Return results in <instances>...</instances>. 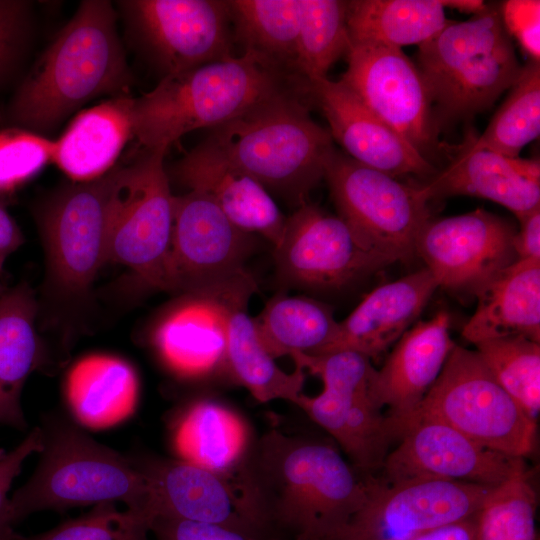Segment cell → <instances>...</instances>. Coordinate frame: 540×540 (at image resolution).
Instances as JSON below:
<instances>
[{"mask_svg": "<svg viewBox=\"0 0 540 540\" xmlns=\"http://www.w3.org/2000/svg\"><path fill=\"white\" fill-rule=\"evenodd\" d=\"M265 538L329 540L360 509L367 479L332 446L270 429L252 440L236 474Z\"/></svg>", "mask_w": 540, "mask_h": 540, "instance_id": "6da1fadb", "label": "cell"}, {"mask_svg": "<svg viewBox=\"0 0 540 540\" xmlns=\"http://www.w3.org/2000/svg\"><path fill=\"white\" fill-rule=\"evenodd\" d=\"M131 76L112 3L82 1L21 82L8 119L44 135L94 98L128 95Z\"/></svg>", "mask_w": 540, "mask_h": 540, "instance_id": "7a4b0ae2", "label": "cell"}, {"mask_svg": "<svg viewBox=\"0 0 540 540\" xmlns=\"http://www.w3.org/2000/svg\"><path fill=\"white\" fill-rule=\"evenodd\" d=\"M304 83L250 52L169 74L133 98V137L145 149L167 151L186 133L218 127Z\"/></svg>", "mask_w": 540, "mask_h": 540, "instance_id": "3957f363", "label": "cell"}, {"mask_svg": "<svg viewBox=\"0 0 540 540\" xmlns=\"http://www.w3.org/2000/svg\"><path fill=\"white\" fill-rule=\"evenodd\" d=\"M307 82L211 129L207 137L234 164L299 207L324 178L333 139L310 115Z\"/></svg>", "mask_w": 540, "mask_h": 540, "instance_id": "277c9868", "label": "cell"}, {"mask_svg": "<svg viewBox=\"0 0 540 540\" xmlns=\"http://www.w3.org/2000/svg\"><path fill=\"white\" fill-rule=\"evenodd\" d=\"M39 464L8 499L10 524L44 510L123 502L151 523L152 491L143 468L101 445L74 424L51 418Z\"/></svg>", "mask_w": 540, "mask_h": 540, "instance_id": "5b68a950", "label": "cell"}, {"mask_svg": "<svg viewBox=\"0 0 540 540\" xmlns=\"http://www.w3.org/2000/svg\"><path fill=\"white\" fill-rule=\"evenodd\" d=\"M440 124L482 112L517 81L522 66L499 6L451 21L418 46L417 64Z\"/></svg>", "mask_w": 540, "mask_h": 540, "instance_id": "8992f818", "label": "cell"}, {"mask_svg": "<svg viewBox=\"0 0 540 540\" xmlns=\"http://www.w3.org/2000/svg\"><path fill=\"white\" fill-rule=\"evenodd\" d=\"M412 417L439 420L479 445L511 457L524 458L535 444L536 419L496 381L475 350L458 345L406 420Z\"/></svg>", "mask_w": 540, "mask_h": 540, "instance_id": "52a82bcc", "label": "cell"}, {"mask_svg": "<svg viewBox=\"0 0 540 540\" xmlns=\"http://www.w3.org/2000/svg\"><path fill=\"white\" fill-rule=\"evenodd\" d=\"M121 165L58 190L39 213L47 259V288L65 302L82 300L107 263L113 194Z\"/></svg>", "mask_w": 540, "mask_h": 540, "instance_id": "ba28073f", "label": "cell"}, {"mask_svg": "<svg viewBox=\"0 0 540 540\" xmlns=\"http://www.w3.org/2000/svg\"><path fill=\"white\" fill-rule=\"evenodd\" d=\"M165 150L143 149L121 165L113 194L107 262L131 269L150 287L165 290L173 228V197Z\"/></svg>", "mask_w": 540, "mask_h": 540, "instance_id": "9c48e42d", "label": "cell"}, {"mask_svg": "<svg viewBox=\"0 0 540 540\" xmlns=\"http://www.w3.org/2000/svg\"><path fill=\"white\" fill-rule=\"evenodd\" d=\"M338 216L369 246L395 262L415 256L431 218L418 186L364 166L334 150L324 173Z\"/></svg>", "mask_w": 540, "mask_h": 540, "instance_id": "30bf717a", "label": "cell"}, {"mask_svg": "<svg viewBox=\"0 0 540 540\" xmlns=\"http://www.w3.org/2000/svg\"><path fill=\"white\" fill-rule=\"evenodd\" d=\"M273 256L282 284L308 290L341 289L395 263L338 215L309 202L286 217Z\"/></svg>", "mask_w": 540, "mask_h": 540, "instance_id": "8fae6325", "label": "cell"}, {"mask_svg": "<svg viewBox=\"0 0 540 540\" xmlns=\"http://www.w3.org/2000/svg\"><path fill=\"white\" fill-rule=\"evenodd\" d=\"M366 479L363 505L329 540H406L473 517L491 489L439 479Z\"/></svg>", "mask_w": 540, "mask_h": 540, "instance_id": "7c38bea8", "label": "cell"}, {"mask_svg": "<svg viewBox=\"0 0 540 540\" xmlns=\"http://www.w3.org/2000/svg\"><path fill=\"white\" fill-rule=\"evenodd\" d=\"M118 6L164 76L234 56L228 1L125 0Z\"/></svg>", "mask_w": 540, "mask_h": 540, "instance_id": "4fadbf2b", "label": "cell"}, {"mask_svg": "<svg viewBox=\"0 0 540 540\" xmlns=\"http://www.w3.org/2000/svg\"><path fill=\"white\" fill-rule=\"evenodd\" d=\"M255 235L234 225L208 197H173V228L165 267V290L197 293L247 272Z\"/></svg>", "mask_w": 540, "mask_h": 540, "instance_id": "5bb4252c", "label": "cell"}, {"mask_svg": "<svg viewBox=\"0 0 540 540\" xmlns=\"http://www.w3.org/2000/svg\"><path fill=\"white\" fill-rule=\"evenodd\" d=\"M338 80L425 158L436 150L439 125L425 80L402 49L351 44Z\"/></svg>", "mask_w": 540, "mask_h": 540, "instance_id": "9a60e30c", "label": "cell"}, {"mask_svg": "<svg viewBox=\"0 0 540 540\" xmlns=\"http://www.w3.org/2000/svg\"><path fill=\"white\" fill-rule=\"evenodd\" d=\"M399 444L382 465L384 481L439 479L496 486L525 467L432 418L412 417L399 427Z\"/></svg>", "mask_w": 540, "mask_h": 540, "instance_id": "2e32d148", "label": "cell"}, {"mask_svg": "<svg viewBox=\"0 0 540 540\" xmlns=\"http://www.w3.org/2000/svg\"><path fill=\"white\" fill-rule=\"evenodd\" d=\"M516 231L483 209L429 219L415 243L418 255L439 287L475 292L517 260Z\"/></svg>", "mask_w": 540, "mask_h": 540, "instance_id": "e0dca14e", "label": "cell"}, {"mask_svg": "<svg viewBox=\"0 0 540 540\" xmlns=\"http://www.w3.org/2000/svg\"><path fill=\"white\" fill-rule=\"evenodd\" d=\"M248 272L209 289L184 294L159 320L153 343L164 364L182 378L225 373L226 302Z\"/></svg>", "mask_w": 540, "mask_h": 540, "instance_id": "ac0fdd59", "label": "cell"}, {"mask_svg": "<svg viewBox=\"0 0 540 540\" xmlns=\"http://www.w3.org/2000/svg\"><path fill=\"white\" fill-rule=\"evenodd\" d=\"M311 105L326 118L330 135L354 161L393 177L431 178L432 163L391 127L374 115L339 81L308 80Z\"/></svg>", "mask_w": 540, "mask_h": 540, "instance_id": "d6986e66", "label": "cell"}, {"mask_svg": "<svg viewBox=\"0 0 540 540\" xmlns=\"http://www.w3.org/2000/svg\"><path fill=\"white\" fill-rule=\"evenodd\" d=\"M141 467L152 491V520L167 517L218 524L267 540L236 477L182 460H155Z\"/></svg>", "mask_w": 540, "mask_h": 540, "instance_id": "ffe728a7", "label": "cell"}, {"mask_svg": "<svg viewBox=\"0 0 540 540\" xmlns=\"http://www.w3.org/2000/svg\"><path fill=\"white\" fill-rule=\"evenodd\" d=\"M167 174L189 191L212 200L242 231L258 234L272 246L279 241L286 217L269 192L208 138L175 162Z\"/></svg>", "mask_w": 540, "mask_h": 540, "instance_id": "44dd1931", "label": "cell"}, {"mask_svg": "<svg viewBox=\"0 0 540 540\" xmlns=\"http://www.w3.org/2000/svg\"><path fill=\"white\" fill-rule=\"evenodd\" d=\"M455 345L450 336V316L441 310L410 327L384 365L375 370L371 399L379 409L387 407V416L397 430L432 387Z\"/></svg>", "mask_w": 540, "mask_h": 540, "instance_id": "7402d4cb", "label": "cell"}, {"mask_svg": "<svg viewBox=\"0 0 540 540\" xmlns=\"http://www.w3.org/2000/svg\"><path fill=\"white\" fill-rule=\"evenodd\" d=\"M417 186L427 202L459 195L484 198L518 218L540 207V163L463 147L444 170Z\"/></svg>", "mask_w": 540, "mask_h": 540, "instance_id": "603a6c76", "label": "cell"}, {"mask_svg": "<svg viewBox=\"0 0 540 540\" xmlns=\"http://www.w3.org/2000/svg\"><path fill=\"white\" fill-rule=\"evenodd\" d=\"M438 283L427 268L371 291L342 322L323 353L352 350L379 359L417 321Z\"/></svg>", "mask_w": 540, "mask_h": 540, "instance_id": "cb8c5ba5", "label": "cell"}, {"mask_svg": "<svg viewBox=\"0 0 540 540\" xmlns=\"http://www.w3.org/2000/svg\"><path fill=\"white\" fill-rule=\"evenodd\" d=\"M255 290L252 278L227 299L225 374L259 402L282 399L295 404L303 394L305 371L297 366L293 372L284 371L263 345L246 310Z\"/></svg>", "mask_w": 540, "mask_h": 540, "instance_id": "d4e9b609", "label": "cell"}, {"mask_svg": "<svg viewBox=\"0 0 540 540\" xmlns=\"http://www.w3.org/2000/svg\"><path fill=\"white\" fill-rule=\"evenodd\" d=\"M463 337L478 341L523 336L540 342V260H516L481 285Z\"/></svg>", "mask_w": 540, "mask_h": 540, "instance_id": "484cf974", "label": "cell"}, {"mask_svg": "<svg viewBox=\"0 0 540 540\" xmlns=\"http://www.w3.org/2000/svg\"><path fill=\"white\" fill-rule=\"evenodd\" d=\"M344 449L357 472L381 469L392 441L398 439L395 422L381 412L370 394L317 396L301 394L295 403Z\"/></svg>", "mask_w": 540, "mask_h": 540, "instance_id": "4316f807", "label": "cell"}, {"mask_svg": "<svg viewBox=\"0 0 540 540\" xmlns=\"http://www.w3.org/2000/svg\"><path fill=\"white\" fill-rule=\"evenodd\" d=\"M132 103V97L121 95L83 110L54 141L52 161L72 182L97 179L115 167L133 137Z\"/></svg>", "mask_w": 540, "mask_h": 540, "instance_id": "83f0119b", "label": "cell"}, {"mask_svg": "<svg viewBox=\"0 0 540 540\" xmlns=\"http://www.w3.org/2000/svg\"><path fill=\"white\" fill-rule=\"evenodd\" d=\"M139 384L124 360L92 354L69 370L65 394L70 410L84 426L108 428L128 418L136 407Z\"/></svg>", "mask_w": 540, "mask_h": 540, "instance_id": "f1b7e54d", "label": "cell"}, {"mask_svg": "<svg viewBox=\"0 0 540 540\" xmlns=\"http://www.w3.org/2000/svg\"><path fill=\"white\" fill-rule=\"evenodd\" d=\"M36 313L37 303L27 285L0 296V423L19 430L27 426L21 393L39 358Z\"/></svg>", "mask_w": 540, "mask_h": 540, "instance_id": "f546056e", "label": "cell"}, {"mask_svg": "<svg viewBox=\"0 0 540 540\" xmlns=\"http://www.w3.org/2000/svg\"><path fill=\"white\" fill-rule=\"evenodd\" d=\"M251 441L243 418L212 400L191 405L173 436L180 460L228 477H236Z\"/></svg>", "mask_w": 540, "mask_h": 540, "instance_id": "4dcf8cb0", "label": "cell"}, {"mask_svg": "<svg viewBox=\"0 0 540 540\" xmlns=\"http://www.w3.org/2000/svg\"><path fill=\"white\" fill-rule=\"evenodd\" d=\"M448 22L441 0L347 1L350 45L419 46Z\"/></svg>", "mask_w": 540, "mask_h": 540, "instance_id": "1f68e13d", "label": "cell"}, {"mask_svg": "<svg viewBox=\"0 0 540 540\" xmlns=\"http://www.w3.org/2000/svg\"><path fill=\"white\" fill-rule=\"evenodd\" d=\"M228 4L234 41L243 52L303 78L297 70L300 0H231Z\"/></svg>", "mask_w": 540, "mask_h": 540, "instance_id": "d6a6232c", "label": "cell"}, {"mask_svg": "<svg viewBox=\"0 0 540 540\" xmlns=\"http://www.w3.org/2000/svg\"><path fill=\"white\" fill-rule=\"evenodd\" d=\"M254 322L274 359L296 353L323 354L339 327L329 305L305 296L284 294L269 300Z\"/></svg>", "mask_w": 540, "mask_h": 540, "instance_id": "836d02e7", "label": "cell"}, {"mask_svg": "<svg viewBox=\"0 0 540 540\" xmlns=\"http://www.w3.org/2000/svg\"><path fill=\"white\" fill-rule=\"evenodd\" d=\"M484 132L464 147L510 157L540 134V62L528 61Z\"/></svg>", "mask_w": 540, "mask_h": 540, "instance_id": "e575fe53", "label": "cell"}, {"mask_svg": "<svg viewBox=\"0 0 540 540\" xmlns=\"http://www.w3.org/2000/svg\"><path fill=\"white\" fill-rule=\"evenodd\" d=\"M349 48L347 1L300 0L297 70L303 78H326Z\"/></svg>", "mask_w": 540, "mask_h": 540, "instance_id": "d590c367", "label": "cell"}, {"mask_svg": "<svg viewBox=\"0 0 540 540\" xmlns=\"http://www.w3.org/2000/svg\"><path fill=\"white\" fill-rule=\"evenodd\" d=\"M536 507L525 466L491 487L474 515V540H538Z\"/></svg>", "mask_w": 540, "mask_h": 540, "instance_id": "8d00e7d4", "label": "cell"}, {"mask_svg": "<svg viewBox=\"0 0 540 540\" xmlns=\"http://www.w3.org/2000/svg\"><path fill=\"white\" fill-rule=\"evenodd\" d=\"M476 352L496 381L532 418L540 411V344L523 336L476 342Z\"/></svg>", "mask_w": 540, "mask_h": 540, "instance_id": "74e56055", "label": "cell"}, {"mask_svg": "<svg viewBox=\"0 0 540 540\" xmlns=\"http://www.w3.org/2000/svg\"><path fill=\"white\" fill-rule=\"evenodd\" d=\"M150 520L114 504H101L81 517L46 532L25 537L12 530L5 540H149Z\"/></svg>", "mask_w": 540, "mask_h": 540, "instance_id": "f35d334b", "label": "cell"}, {"mask_svg": "<svg viewBox=\"0 0 540 540\" xmlns=\"http://www.w3.org/2000/svg\"><path fill=\"white\" fill-rule=\"evenodd\" d=\"M54 153V140L11 126L0 131V193H11L33 178Z\"/></svg>", "mask_w": 540, "mask_h": 540, "instance_id": "ab89813d", "label": "cell"}, {"mask_svg": "<svg viewBox=\"0 0 540 540\" xmlns=\"http://www.w3.org/2000/svg\"><path fill=\"white\" fill-rule=\"evenodd\" d=\"M30 28V3L0 0V81L22 53Z\"/></svg>", "mask_w": 540, "mask_h": 540, "instance_id": "60d3db41", "label": "cell"}, {"mask_svg": "<svg viewBox=\"0 0 540 540\" xmlns=\"http://www.w3.org/2000/svg\"><path fill=\"white\" fill-rule=\"evenodd\" d=\"M504 29L530 61L540 62V1L507 0L499 6Z\"/></svg>", "mask_w": 540, "mask_h": 540, "instance_id": "b9f144b4", "label": "cell"}, {"mask_svg": "<svg viewBox=\"0 0 540 540\" xmlns=\"http://www.w3.org/2000/svg\"><path fill=\"white\" fill-rule=\"evenodd\" d=\"M150 533L155 540H260L223 525L167 517L154 518Z\"/></svg>", "mask_w": 540, "mask_h": 540, "instance_id": "7bdbcfd3", "label": "cell"}, {"mask_svg": "<svg viewBox=\"0 0 540 540\" xmlns=\"http://www.w3.org/2000/svg\"><path fill=\"white\" fill-rule=\"evenodd\" d=\"M42 448L43 433L42 429L37 427L18 446L0 456V540L13 529L6 515L10 487L20 473L24 461L31 454L40 453Z\"/></svg>", "mask_w": 540, "mask_h": 540, "instance_id": "ee69618b", "label": "cell"}, {"mask_svg": "<svg viewBox=\"0 0 540 540\" xmlns=\"http://www.w3.org/2000/svg\"><path fill=\"white\" fill-rule=\"evenodd\" d=\"M520 231L514 238L517 260H540V207L518 217Z\"/></svg>", "mask_w": 540, "mask_h": 540, "instance_id": "f6af8a7d", "label": "cell"}, {"mask_svg": "<svg viewBox=\"0 0 540 540\" xmlns=\"http://www.w3.org/2000/svg\"><path fill=\"white\" fill-rule=\"evenodd\" d=\"M24 242V236L5 208L0 204V273L9 256Z\"/></svg>", "mask_w": 540, "mask_h": 540, "instance_id": "bcb514c9", "label": "cell"}, {"mask_svg": "<svg viewBox=\"0 0 540 540\" xmlns=\"http://www.w3.org/2000/svg\"><path fill=\"white\" fill-rule=\"evenodd\" d=\"M406 540H474V516Z\"/></svg>", "mask_w": 540, "mask_h": 540, "instance_id": "7dc6e473", "label": "cell"}, {"mask_svg": "<svg viewBox=\"0 0 540 540\" xmlns=\"http://www.w3.org/2000/svg\"><path fill=\"white\" fill-rule=\"evenodd\" d=\"M443 7L457 9L460 12L472 13L473 15L483 11L488 4L480 0H441Z\"/></svg>", "mask_w": 540, "mask_h": 540, "instance_id": "c3c4849f", "label": "cell"}, {"mask_svg": "<svg viewBox=\"0 0 540 540\" xmlns=\"http://www.w3.org/2000/svg\"><path fill=\"white\" fill-rule=\"evenodd\" d=\"M3 452H0V456L2 455Z\"/></svg>", "mask_w": 540, "mask_h": 540, "instance_id": "681fc988", "label": "cell"}, {"mask_svg": "<svg viewBox=\"0 0 540 540\" xmlns=\"http://www.w3.org/2000/svg\"><path fill=\"white\" fill-rule=\"evenodd\" d=\"M6 537H7V536H6ZM6 537H5V538H6ZM5 538H4L3 540H5Z\"/></svg>", "mask_w": 540, "mask_h": 540, "instance_id": "f907efd6", "label": "cell"}]
</instances>
